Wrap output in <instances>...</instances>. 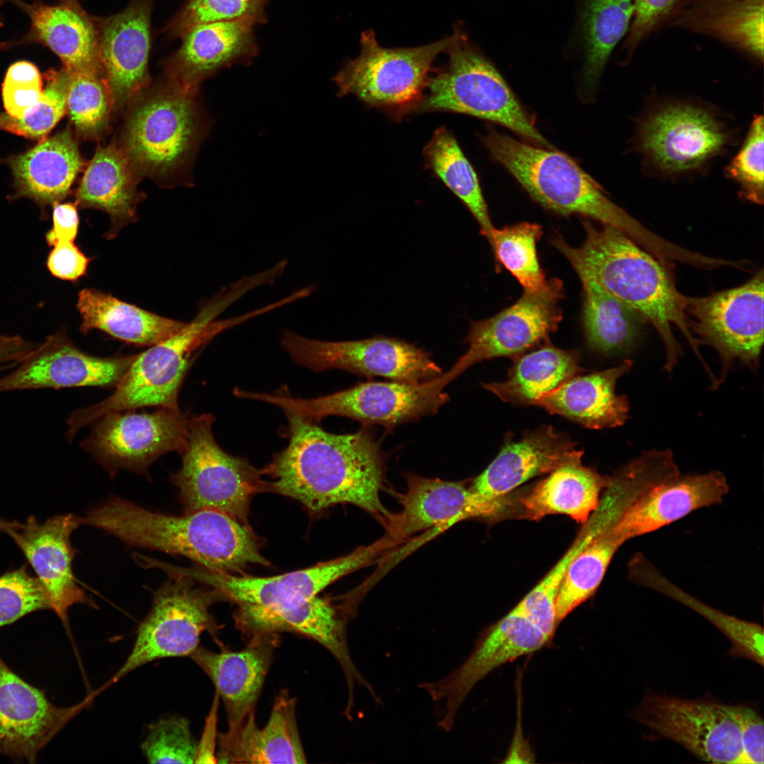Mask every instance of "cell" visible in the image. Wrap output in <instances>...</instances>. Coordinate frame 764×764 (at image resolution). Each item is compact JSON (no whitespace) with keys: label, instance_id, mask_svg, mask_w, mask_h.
<instances>
[{"label":"cell","instance_id":"52a82bcc","mask_svg":"<svg viewBox=\"0 0 764 764\" xmlns=\"http://www.w3.org/2000/svg\"><path fill=\"white\" fill-rule=\"evenodd\" d=\"M447 64L431 74L415 113L447 112L489 120L550 147L493 64L456 28Z\"/></svg>","mask_w":764,"mask_h":764},{"label":"cell","instance_id":"9f6ffc18","mask_svg":"<svg viewBox=\"0 0 764 764\" xmlns=\"http://www.w3.org/2000/svg\"><path fill=\"white\" fill-rule=\"evenodd\" d=\"M53 226L45 235L50 246L59 241H74L79 231V218L76 203L53 204Z\"/></svg>","mask_w":764,"mask_h":764},{"label":"cell","instance_id":"8992f818","mask_svg":"<svg viewBox=\"0 0 764 764\" xmlns=\"http://www.w3.org/2000/svg\"><path fill=\"white\" fill-rule=\"evenodd\" d=\"M195 94L170 80L133 100L117 145L137 178L163 180L191 161L207 127Z\"/></svg>","mask_w":764,"mask_h":764},{"label":"cell","instance_id":"f907efd6","mask_svg":"<svg viewBox=\"0 0 764 764\" xmlns=\"http://www.w3.org/2000/svg\"><path fill=\"white\" fill-rule=\"evenodd\" d=\"M42 610H52V599L26 565L0 576V628Z\"/></svg>","mask_w":764,"mask_h":764},{"label":"cell","instance_id":"cb8c5ba5","mask_svg":"<svg viewBox=\"0 0 764 764\" xmlns=\"http://www.w3.org/2000/svg\"><path fill=\"white\" fill-rule=\"evenodd\" d=\"M154 0H132L122 11L96 18L102 72L112 108L121 109L146 86Z\"/></svg>","mask_w":764,"mask_h":764},{"label":"cell","instance_id":"2e32d148","mask_svg":"<svg viewBox=\"0 0 764 764\" xmlns=\"http://www.w3.org/2000/svg\"><path fill=\"white\" fill-rule=\"evenodd\" d=\"M630 714L638 723L678 743L702 760L745 763L739 727L727 705L649 691Z\"/></svg>","mask_w":764,"mask_h":764},{"label":"cell","instance_id":"ab89813d","mask_svg":"<svg viewBox=\"0 0 764 764\" xmlns=\"http://www.w3.org/2000/svg\"><path fill=\"white\" fill-rule=\"evenodd\" d=\"M583 324L589 347L604 354L627 352L638 342L644 318L583 272Z\"/></svg>","mask_w":764,"mask_h":764},{"label":"cell","instance_id":"74e56055","mask_svg":"<svg viewBox=\"0 0 764 764\" xmlns=\"http://www.w3.org/2000/svg\"><path fill=\"white\" fill-rule=\"evenodd\" d=\"M76 306L81 317V332L99 330L135 346H153L186 325L93 289H84L79 293Z\"/></svg>","mask_w":764,"mask_h":764},{"label":"cell","instance_id":"6f0895ef","mask_svg":"<svg viewBox=\"0 0 764 764\" xmlns=\"http://www.w3.org/2000/svg\"><path fill=\"white\" fill-rule=\"evenodd\" d=\"M219 700V696L215 692L211 708L205 719L201 739L197 743L195 763H216L215 751Z\"/></svg>","mask_w":764,"mask_h":764},{"label":"cell","instance_id":"ac0fdd59","mask_svg":"<svg viewBox=\"0 0 764 764\" xmlns=\"http://www.w3.org/2000/svg\"><path fill=\"white\" fill-rule=\"evenodd\" d=\"M550 640L516 607L478 637L468 658L441 679L419 685L431 699L443 702L438 726L448 732L474 686L498 667L535 652Z\"/></svg>","mask_w":764,"mask_h":764},{"label":"cell","instance_id":"ee69618b","mask_svg":"<svg viewBox=\"0 0 764 764\" xmlns=\"http://www.w3.org/2000/svg\"><path fill=\"white\" fill-rule=\"evenodd\" d=\"M542 234L540 226L528 222L494 227L490 233L488 241L497 262L519 281L524 291H536L547 282L536 249Z\"/></svg>","mask_w":764,"mask_h":764},{"label":"cell","instance_id":"9a60e30c","mask_svg":"<svg viewBox=\"0 0 764 764\" xmlns=\"http://www.w3.org/2000/svg\"><path fill=\"white\" fill-rule=\"evenodd\" d=\"M189 417L179 407L108 412L93 423L81 446L111 476L120 469L144 474L161 456L182 449Z\"/></svg>","mask_w":764,"mask_h":764},{"label":"cell","instance_id":"ba28073f","mask_svg":"<svg viewBox=\"0 0 764 764\" xmlns=\"http://www.w3.org/2000/svg\"><path fill=\"white\" fill-rule=\"evenodd\" d=\"M456 36L431 44L386 48L372 30L364 31L359 55L347 62L334 76L337 96L352 95L366 107L399 121L415 113L423 99L438 55L445 52Z\"/></svg>","mask_w":764,"mask_h":764},{"label":"cell","instance_id":"1f68e13d","mask_svg":"<svg viewBox=\"0 0 764 764\" xmlns=\"http://www.w3.org/2000/svg\"><path fill=\"white\" fill-rule=\"evenodd\" d=\"M576 444L553 427H542L507 442L470 489L486 497H502L531 478L552 471Z\"/></svg>","mask_w":764,"mask_h":764},{"label":"cell","instance_id":"e0dca14e","mask_svg":"<svg viewBox=\"0 0 764 764\" xmlns=\"http://www.w3.org/2000/svg\"><path fill=\"white\" fill-rule=\"evenodd\" d=\"M563 285L557 278L540 289L524 291L512 306L485 320L470 323L467 352L448 371L455 379L473 364L500 357H515L548 341L561 320Z\"/></svg>","mask_w":764,"mask_h":764},{"label":"cell","instance_id":"db71d44e","mask_svg":"<svg viewBox=\"0 0 764 764\" xmlns=\"http://www.w3.org/2000/svg\"><path fill=\"white\" fill-rule=\"evenodd\" d=\"M739 727L744 763H763V721L752 708L742 705H728Z\"/></svg>","mask_w":764,"mask_h":764},{"label":"cell","instance_id":"f6af8a7d","mask_svg":"<svg viewBox=\"0 0 764 764\" xmlns=\"http://www.w3.org/2000/svg\"><path fill=\"white\" fill-rule=\"evenodd\" d=\"M68 72L66 111L71 122L79 137L96 139L107 130L112 108L103 72L92 70Z\"/></svg>","mask_w":764,"mask_h":764},{"label":"cell","instance_id":"bcb514c9","mask_svg":"<svg viewBox=\"0 0 764 764\" xmlns=\"http://www.w3.org/2000/svg\"><path fill=\"white\" fill-rule=\"evenodd\" d=\"M44 96L38 104L20 118L0 113V129L29 139H44L66 112L69 72L62 67L45 74Z\"/></svg>","mask_w":764,"mask_h":764},{"label":"cell","instance_id":"44dd1931","mask_svg":"<svg viewBox=\"0 0 764 764\" xmlns=\"http://www.w3.org/2000/svg\"><path fill=\"white\" fill-rule=\"evenodd\" d=\"M81 525V517L72 514L54 516L42 523H38L33 516L25 523L0 519V532L10 536L21 548L47 591L52 611L67 631L72 606L85 603L96 607L78 584L72 568L76 551L70 537Z\"/></svg>","mask_w":764,"mask_h":764},{"label":"cell","instance_id":"d6986e66","mask_svg":"<svg viewBox=\"0 0 764 764\" xmlns=\"http://www.w3.org/2000/svg\"><path fill=\"white\" fill-rule=\"evenodd\" d=\"M387 543L380 541L332 560L272 577L239 576L201 566L173 569L209 586L238 606H270L317 596L336 580L375 560Z\"/></svg>","mask_w":764,"mask_h":764},{"label":"cell","instance_id":"d590c367","mask_svg":"<svg viewBox=\"0 0 764 764\" xmlns=\"http://www.w3.org/2000/svg\"><path fill=\"white\" fill-rule=\"evenodd\" d=\"M583 451L574 448L549 475L521 500L526 516L538 521L547 515L564 514L585 524L598 507L600 494L608 478L581 463Z\"/></svg>","mask_w":764,"mask_h":764},{"label":"cell","instance_id":"681fc988","mask_svg":"<svg viewBox=\"0 0 764 764\" xmlns=\"http://www.w3.org/2000/svg\"><path fill=\"white\" fill-rule=\"evenodd\" d=\"M141 748L150 763H192L195 760L197 743L189 721L173 715L149 725Z\"/></svg>","mask_w":764,"mask_h":764},{"label":"cell","instance_id":"c3c4849f","mask_svg":"<svg viewBox=\"0 0 764 764\" xmlns=\"http://www.w3.org/2000/svg\"><path fill=\"white\" fill-rule=\"evenodd\" d=\"M764 124L762 115L752 120L736 154L725 166L724 174L739 187L740 197L757 204L763 203Z\"/></svg>","mask_w":764,"mask_h":764},{"label":"cell","instance_id":"484cf974","mask_svg":"<svg viewBox=\"0 0 764 764\" xmlns=\"http://www.w3.org/2000/svg\"><path fill=\"white\" fill-rule=\"evenodd\" d=\"M277 641V634H259L252 637L241 651L221 647L219 652H214L199 645L191 654L193 661L211 679L224 704L228 724L226 734L234 733L255 713Z\"/></svg>","mask_w":764,"mask_h":764},{"label":"cell","instance_id":"816d5d0a","mask_svg":"<svg viewBox=\"0 0 764 764\" xmlns=\"http://www.w3.org/2000/svg\"><path fill=\"white\" fill-rule=\"evenodd\" d=\"M44 96L40 71L27 61L15 62L8 69L2 84V98L6 113L20 118L30 112Z\"/></svg>","mask_w":764,"mask_h":764},{"label":"cell","instance_id":"60d3db41","mask_svg":"<svg viewBox=\"0 0 764 764\" xmlns=\"http://www.w3.org/2000/svg\"><path fill=\"white\" fill-rule=\"evenodd\" d=\"M425 168L430 170L456 195L480 225L489 241L494 228L479 180L453 133L446 127L437 128L423 149Z\"/></svg>","mask_w":764,"mask_h":764},{"label":"cell","instance_id":"f546056e","mask_svg":"<svg viewBox=\"0 0 764 764\" xmlns=\"http://www.w3.org/2000/svg\"><path fill=\"white\" fill-rule=\"evenodd\" d=\"M764 0H680L667 26L729 47L763 62Z\"/></svg>","mask_w":764,"mask_h":764},{"label":"cell","instance_id":"9c48e42d","mask_svg":"<svg viewBox=\"0 0 764 764\" xmlns=\"http://www.w3.org/2000/svg\"><path fill=\"white\" fill-rule=\"evenodd\" d=\"M214 421L211 413L190 416L178 452L181 467L170 480L178 489L184 514L212 509L248 524L251 498L267 490L263 469L224 451L213 435Z\"/></svg>","mask_w":764,"mask_h":764},{"label":"cell","instance_id":"3957f363","mask_svg":"<svg viewBox=\"0 0 764 764\" xmlns=\"http://www.w3.org/2000/svg\"><path fill=\"white\" fill-rule=\"evenodd\" d=\"M81 520L129 546L183 556L214 571L232 574L250 565L270 564L248 525L216 510L178 516L153 512L112 497Z\"/></svg>","mask_w":764,"mask_h":764},{"label":"cell","instance_id":"8d00e7d4","mask_svg":"<svg viewBox=\"0 0 764 764\" xmlns=\"http://www.w3.org/2000/svg\"><path fill=\"white\" fill-rule=\"evenodd\" d=\"M574 24L565 45L577 50L583 59L584 83L593 87L606 64L625 37L630 25L634 0H575Z\"/></svg>","mask_w":764,"mask_h":764},{"label":"cell","instance_id":"4fadbf2b","mask_svg":"<svg viewBox=\"0 0 764 764\" xmlns=\"http://www.w3.org/2000/svg\"><path fill=\"white\" fill-rule=\"evenodd\" d=\"M281 344L294 362L316 372L338 369L367 377L382 376L411 383L429 381L443 374L429 352L395 338L377 336L361 340L327 342L285 330Z\"/></svg>","mask_w":764,"mask_h":764},{"label":"cell","instance_id":"e575fe53","mask_svg":"<svg viewBox=\"0 0 764 764\" xmlns=\"http://www.w3.org/2000/svg\"><path fill=\"white\" fill-rule=\"evenodd\" d=\"M137 179L115 143L98 149L86 168L76 192V204L110 216L108 239L114 238L123 227L136 221L137 208L143 198L137 189Z\"/></svg>","mask_w":764,"mask_h":764},{"label":"cell","instance_id":"11a10c76","mask_svg":"<svg viewBox=\"0 0 764 764\" xmlns=\"http://www.w3.org/2000/svg\"><path fill=\"white\" fill-rule=\"evenodd\" d=\"M53 247L48 255L47 266L54 277L76 281L86 274L90 260L74 241H59Z\"/></svg>","mask_w":764,"mask_h":764},{"label":"cell","instance_id":"83f0119b","mask_svg":"<svg viewBox=\"0 0 764 764\" xmlns=\"http://www.w3.org/2000/svg\"><path fill=\"white\" fill-rule=\"evenodd\" d=\"M728 491L726 478L719 471L679 475L639 496L610 527L625 543L658 530L695 510L719 504Z\"/></svg>","mask_w":764,"mask_h":764},{"label":"cell","instance_id":"30bf717a","mask_svg":"<svg viewBox=\"0 0 764 764\" xmlns=\"http://www.w3.org/2000/svg\"><path fill=\"white\" fill-rule=\"evenodd\" d=\"M733 132L712 108L670 100L650 110L637 125L635 147L644 165L665 178L705 168L733 141Z\"/></svg>","mask_w":764,"mask_h":764},{"label":"cell","instance_id":"6da1fadb","mask_svg":"<svg viewBox=\"0 0 764 764\" xmlns=\"http://www.w3.org/2000/svg\"><path fill=\"white\" fill-rule=\"evenodd\" d=\"M284 412L289 442L263 469L271 478L267 490L293 498L313 512L337 504H354L386 526L392 514L379 495L385 459L374 437L364 429L332 434L313 419Z\"/></svg>","mask_w":764,"mask_h":764},{"label":"cell","instance_id":"5bb4252c","mask_svg":"<svg viewBox=\"0 0 764 764\" xmlns=\"http://www.w3.org/2000/svg\"><path fill=\"white\" fill-rule=\"evenodd\" d=\"M763 284L761 270L739 286L703 297L686 296L691 332L699 345L718 352L723 375L736 361L758 366L763 345Z\"/></svg>","mask_w":764,"mask_h":764},{"label":"cell","instance_id":"7bdbcfd3","mask_svg":"<svg viewBox=\"0 0 764 764\" xmlns=\"http://www.w3.org/2000/svg\"><path fill=\"white\" fill-rule=\"evenodd\" d=\"M592 515L566 554L516 606L550 640L558 625L555 601L567 567L596 536L613 523L611 518L601 507H598Z\"/></svg>","mask_w":764,"mask_h":764},{"label":"cell","instance_id":"7dc6e473","mask_svg":"<svg viewBox=\"0 0 764 764\" xmlns=\"http://www.w3.org/2000/svg\"><path fill=\"white\" fill-rule=\"evenodd\" d=\"M267 0H188L166 27L170 36L182 37L192 27L207 23L250 20L265 22Z\"/></svg>","mask_w":764,"mask_h":764},{"label":"cell","instance_id":"f35d334b","mask_svg":"<svg viewBox=\"0 0 764 764\" xmlns=\"http://www.w3.org/2000/svg\"><path fill=\"white\" fill-rule=\"evenodd\" d=\"M514 359L506 381L482 383L500 400L514 405H533L540 398L584 371L579 366L578 350L562 349L549 342Z\"/></svg>","mask_w":764,"mask_h":764},{"label":"cell","instance_id":"836d02e7","mask_svg":"<svg viewBox=\"0 0 764 764\" xmlns=\"http://www.w3.org/2000/svg\"><path fill=\"white\" fill-rule=\"evenodd\" d=\"M9 165L17 195L47 205L59 202L67 195L84 162L71 132L66 129L12 157Z\"/></svg>","mask_w":764,"mask_h":764},{"label":"cell","instance_id":"d4e9b609","mask_svg":"<svg viewBox=\"0 0 764 764\" xmlns=\"http://www.w3.org/2000/svg\"><path fill=\"white\" fill-rule=\"evenodd\" d=\"M407 490L401 495L402 510L387 524L390 538H406L417 532L451 526L473 517L497 516L507 507L502 497L489 498L450 482L407 474Z\"/></svg>","mask_w":764,"mask_h":764},{"label":"cell","instance_id":"4316f807","mask_svg":"<svg viewBox=\"0 0 764 764\" xmlns=\"http://www.w3.org/2000/svg\"><path fill=\"white\" fill-rule=\"evenodd\" d=\"M250 20L199 24L183 36L180 47L166 62L170 81L197 93L202 81L235 64L248 63L257 54Z\"/></svg>","mask_w":764,"mask_h":764},{"label":"cell","instance_id":"277c9868","mask_svg":"<svg viewBox=\"0 0 764 764\" xmlns=\"http://www.w3.org/2000/svg\"><path fill=\"white\" fill-rule=\"evenodd\" d=\"M481 139L492 157L545 208L612 226L664 264L681 256V247L651 231L612 202L602 187L567 155L519 141L490 126Z\"/></svg>","mask_w":764,"mask_h":764},{"label":"cell","instance_id":"603a6c76","mask_svg":"<svg viewBox=\"0 0 764 764\" xmlns=\"http://www.w3.org/2000/svg\"><path fill=\"white\" fill-rule=\"evenodd\" d=\"M136 356L100 357L88 354L61 330L49 335L16 370L0 378V392L45 388H115Z\"/></svg>","mask_w":764,"mask_h":764},{"label":"cell","instance_id":"d6a6232c","mask_svg":"<svg viewBox=\"0 0 764 764\" xmlns=\"http://www.w3.org/2000/svg\"><path fill=\"white\" fill-rule=\"evenodd\" d=\"M632 364V360L625 359L613 368L577 375L540 398L533 405L590 429L622 426L628 419L630 406L626 396L616 393L615 385Z\"/></svg>","mask_w":764,"mask_h":764},{"label":"cell","instance_id":"8fae6325","mask_svg":"<svg viewBox=\"0 0 764 764\" xmlns=\"http://www.w3.org/2000/svg\"><path fill=\"white\" fill-rule=\"evenodd\" d=\"M453 380L448 373L424 382H366L312 399L293 398L283 392H250V400L276 405L316 422L330 415L349 417L365 424L391 429L402 423L435 414L447 403L444 388Z\"/></svg>","mask_w":764,"mask_h":764},{"label":"cell","instance_id":"7402d4cb","mask_svg":"<svg viewBox=\"0 0 764 764\" xmlns=\"http://www.w3.org/2000/svg\"><path fill=\"white\" fill-rule=\"evenodd\" d=\"M87 705L85 700L70 707L54 705L0 656V755L36 763L40 751Z\"/></svg>","mask_w":764,"mask_h":764},{"label":"cell","instance_id":"7a4b0ae2","mask_svg":"<svg viewBox=\"0 0 764 764\" xmlns=\"http://www.w3.org/2000/svg\"><path fill=\"white\" fill-rule=\"evenodd\" d=\"M586 239L571 247L560 236L551 243L569 260L576 272H583L606 291L641 315L660 335L666 353L664 369L671 372L681 353L672 331L677 327L702 361L685 312L686 296L681 294L666 266L620 231L609 226L596 228L584 221Z\"/></svg>","mask_w":764,"mask_h":764},{"label":"cell","instance_id":"ffe728a7","mask_svg":"<svg viewBox=\"0 0 764 764\" xmlns=\"http://www.w3.org/2000/svg\"><path fill=\"white\" fill-rule=\"evenodd\" d=\"M233 618L248 638L264 633L293 632L323 646L336 659L344 673L348 701L354 700L356 685L374 691L352 659L347 639L346 617L330 600L313 596L301 601L270 606H238Z\"/></svg>","mask_w":764,"mask_h":764},{"label":"cell","instance_id":"b9f144b4","mask_svg":"<svg viewBox=\"0 0 764 764\" xmlns=\"http://www.w3.org/2000/svg\"><path fill=\"white\" fill-rule=\"evenodd\" d=\"M623 543L609 526L596 536L571 562L556 597L557 624L594 594L613 555Z\"/></svg>","mask_w":764,"mask_h":764},{"label":"cell","instance_id":"4dcf8cb0","mask_svg":"<svg viewBox=\"0 0 764 764\" xmlns=\"http://www.w3.org/2000/svg\"><path fill=\"white\" fill-rule=\"evenodd\" d=\"M296 700L286 691L276 698L267 724L259 729L251 714L233 734L219 736L216 763H305L296 720Z\"/></svg>","mask_w":764,"mask_h":764},{"label":"cell","instance_id":"f1b7e54d","mask_svg":"<svg viewBox=\"0 0 764 764\" xmlns=\"http://www.w3.org/2000/svg\"><path fill=\"white\" fill-rule=\"evenodd\" d=\"M12 1L28 14L30 28L22 39L2 47L39 43L53 52L68 71H102L96 18L77 0H59L53 5L40 0L32 4Z\"/></svg>","mask_w":764,"mask_h":764},{"label":"cell","instance_id":"7c38bea8","mask_svg":"<svg viewBox=\"0 0 764 764\" xmlns=\"http://www.w3.org/2000/svg\"><path fill=\"white\" fill-rule=\"evenodd\" d=\"M167 581L154 594L151 608L137 630L123 664L90 697L94 698L128 673L154 661L190 656L204 632L216 639L218 627L209 613L216 591L195 586V580L168 572Z\"/></svg>","mask_w":764,"mask_h":764},{"label":"cell","instance_id":"f5cc1de1","mask_svg":"<svg viewBox=\"0 0 764 764\" xmlns=\"http://www.w3.org/2000/svg\"><path fill=\"white\" fill-rule=\"evenodd\" d=\"M680 0H634L632 20L621 42L624 62H628L637 49L654 33L667 25Z\"/></svg>","mask_w":764,"mask_h":764},{"label":"cell","instance_id":"5b68a950","mask_svg":"<svg viewBox=\"0 0 764 764\" xmlns=\"http://www.w3.org/2000/svg\"><path fill=\"white\" fill-rule=\"evenodd\" d=\"M216 302L202 306L196 318L177 333L137 354L113 393L90 407L79 409L67 419L71 441L83 427L111 412L145 407H178V395L192 364L194 352L214 336L241 323L238 316L214 321Z\"/></svg>","mask_w":764,"mask_h":764},{"label":"cell","instance_id":"680465c9","mask_svg":"<svg viewBox=\"0 0 764 764\" xmlns=\"http://www.w3.org/2000/svg\"><path fill=\"white\" fill-rule=\"evenodd\" d=\"M5 1H6V0H0V4H1L2 3V2ZM11 1H12V0H11Z\"/></svg>","mask_w":764,"mask_h":764}]
</instances>
